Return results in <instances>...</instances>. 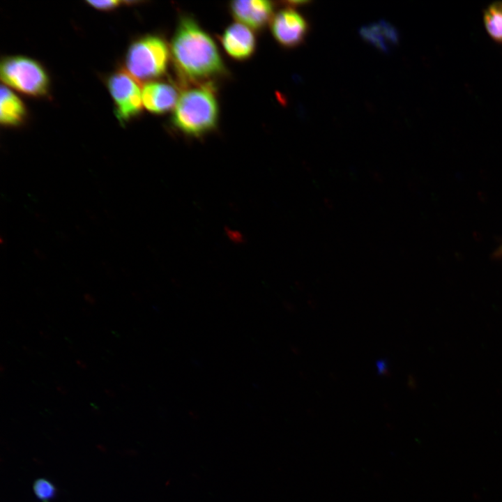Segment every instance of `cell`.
Segmentation results:
<instances>
[{"mask_svg": "<svg viewBox=\"0 0 502 502\" xmlns=\"http://www.w3.org/2000/svg\"><path fill=\"white\" fill-rule=\"evenodd\" d=\"M170 51L180 73L190 79L209 78L224 72L215 42L191 17L180 20Z\"/></svg>", "mask_w": 502, "mask_h": 502, "instance_id": "6da1fadb", "label": "cell"}, {"mask_svg": "<svg viewBox=\"0 0 502 502\" xmlns=\"http://www.w3.org/2000/svg\"><path fill=\"white\" fill-rule=\"evenodd\" d=\"M218 112L212 87L198 86L181 94L174 109L172 123L184 134L199 137L215 128Z\"/></svg>", "mask_w": 502, "mask_h": 502, "instance_id": "7a4b0ae2", "label": "cell"}, {"mask_svg": "<svg viewBox=\"0 0 502 502\" xmlns=\"http://www.w3.org/2000/svg\"><path fill=\"white\" fill-rule=\"evenodd\" d=\"M169 57L163 39L149 35L134 41L128 48L126 63L128 71L136 79L149 80L166 72Z\"/></svg>", "mask_w": 502, "mask_h": 502, "instance_id": "3957f363", "label": "cell"}, {"mask_svg": "<svg viewBox=\"0 0 502 502\" xmlns=\"http://www.w3.org/2000/svg\"><path fill=\"white\" fill-rule=\"evenodd\" d=\"M1 80L24 94L40 96L47 93L49 79L43 66L36 61L23 56H8L0 67Z\"/></svg>", "mask_w": 502, "mask_h": 502, "instance_id": "277c9868", "label": "cell"}, {"mask_svg": "<svg viewBox=\"0 0 502 502\" xmlns=\"http://www.w3.org/2000/svg\"><path fill=\"white\" fill-rule=\"evenodd\" d=\"M108 89L116 106V115L121 122L137 116L142 109V90L138 80L128 72L119 70L109 78Z\"/></svg>", "mask_w": 502, "mask_h": 502, "instance_id": "5b68a950", "label": "cell"}, {"mask_svg": "<svg viewBox=\"0 0 502 502\" xmlns=\"http://www.w3.org/2000/svg\"><path fill=\"white\" fill-rule=\"evenodd\" d=\"M271 29L273 37L280 45L294 47L304 40L308 25L299 13L291 8H285L274 15Z\"/></svg>", "mask_w": 502, "mask_h": 502, "instance_id": "8992f818", "label": "cell"}, {"mask_svg": "<svg viewBox=\"0 0 502 502\" xmlns=\"http://www.w3.org/2000/svg\"><path fill=\"white\" fill-rule=\"evenodd\" d=\"M234 17L241 24L254 29H261L271 20L273 3L264 0L234 1L230 3Z\"/></svg>", "mask_w": 502, "mask_h": 502, "instance_id": "52a82bcc", "label": "cell"}, {"mask_svg": "<svg viewBox=\"0 0 502 502\" xmlns=\"http://www.w3.org/2000/svg\"><path fill=\"white\" fill-rule=\"evenodd\" d=\"M222 44L226 52L233 59L245 60L254 52L256 40L254 33L241 23H233L224 31Z\"/></svg>", "mask_w": 502, "mask_h": 502, "instance_id": "ba28073f", "label": "cell"}, {"mask_svg": "<svg viewBox=\"0 0 502 502\" xmlns=\"http://www.w3.org/2000/svg\"><path fill=\"white\" fill-rule=\"evenodd\" d=\"M178 99L176 89L167 83L151 82L142 89L143 105L155 114H163L175 107Z\"/></svg>", "mask_w": 502, "mask_h": 502, "instance_id": "9c48e42d", "label": "cell"}, {"mask_svg": "<svg viewBox=\"0 0 502 502\" xmlns=\"http://www.w3.org/2000/svg\"><path fill=\"white\" fill-rule=\"evenodd\" d=\"M360 33L364 40L383 51L390 50L398 40L395 28L385 21L364 26Z\"/></svg>", "mask_w": 502, "mask_h": 502, "instance_id": "30bf717a", "label": "cell"}, {"mask_svg": "<svg viewBox=\"0 0 502 502\" xmlns=\"http://www.w3.org/2000/svg\"><path fill=\"white\" fill-rule=\"evenodd\" d=\"M26 114L22 100L8 87L1 86L0 121L6 126L22 123Z\"/></svg>", "mask_w": 502, "mask_h": 502, "instance_id": "8fae6325", "label": "cell"}, {"mask_svg": "<svg viewBox=\"0 0 502 502\" xmlns=\"http://www.w3.org/2000/svg\"><path fill=\"white\" fill-rule=\"evenodd\" d=\"M482 21L490 38L502 45V0L494 1L485 7Z\"/></svg>", "mask_w": 502, "mask_h": 502, "instance_id": "7c38bea8", "label": "cell"}, {"mask_svg": "<svg viewBox=\"0 0 502 502\" xmlns=\"http://www.w3.org/2000/svg\"><path fill=\"white\" fill-rule=\"evenodd\" d=\"M33 491L38 499L43 502H48L54 496L56 489L50 481L40 478L34 482Z\"/></svg>", "mask_w": 502, "mask_h": 502, "instance_id": "4fadbf2b", "label": "cell"}, {"mask_svg": "<svg viewBox=\"0 0 502 502\" xmlns=\"http://www.w3.org/2000/svg\"><path fill=\"white\" fill-rule=\"evenodd\" d=\"M87 3L96 9L101 10H112L121 3V1H88Z\"/></svg>", "mask_w": 502, "mask_h": 502, "instance_id": "5bb4252c", "label": "cell"}]
</instances>
